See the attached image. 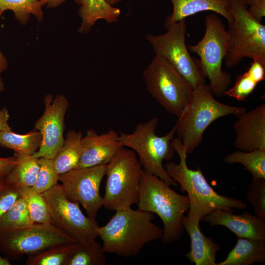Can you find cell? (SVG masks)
<instances>
[{
    "instance_id": "5b68a950",
    "label": "cell",
    "mask_w": 265,
    "mask_h": 265,
    "mask_svg": "<svg viewBox=\"0 0 265 265\" xmlns=\"http://www.w3.org/2000/svg\"><path fill=\"white\" fill-rule=\"evenodd\" d=\"M159 119L154 117L146 122L137 124L130 133L122 131L119 140L123 146L136 152L144 169L158 177L169 186H177L178 184L166 173L162 162L170 160L175 152L172 140L176 133V125L163 136L156 134Z\"/></svg>"
},
{
    "instance_id": "d590c367",
    "label": "cell",
    "mask_w": 265,
    "mask_h": 265,
    "mask_svg": "<svg viewBox=\"0 0 265 265\" xmlns=\"http://www.w3.org/2000/svg\"><path fill=\"white\" fill-rule=\"evenodd\" d=\"M17 162L16 156L6 158L0 156V178L7 176L14 167Z\"/></svg>"
},
{
    "instance_id": "f546056e",
    "label": "cell",
    "mask_w": 265,
    "mask_h": 265,
    "mask_svg": "<svg viewBox=\"0 0 265 265\" xmlns=\"http://www.w3.org/2000/svg\"><path fill=\"white\" fill-rule=\"evenodd\" d=\"M43 5L40 0H0V10L12 11L21 24H25L30 15L41 21L43 18Z\"/></svg>"
},
{
    "instance_id": "5bb4252c",
    "label": "cell",
    "mask_w": 265,
    "mask_h": 265,
    "mask_svg": "<svg viewBox=\"0 0 265 265\" xmlns=\"http://www.w3.org/2000/svg\"><path fill=\"white\" fill-rule=\"evenodd\" d=\"M45 109L36 121L34 129L42 135L40 146L32 155L37 158L53 159L65 140L64 131L65 114L69 106L68 99L63 94L44 98Z\"/></svg>"
},
{
    "instance_id": "8d00e7d4",
    "label": "cell",
    "mask_w": 265,
    "mask_h": 265,
    "mask_svg": "<svg viewBox=\"0 0 265 265\" xmlns=\"http://www.w3.org/2000/svg\"><path fill=\"white\" fill-rule=\"evenodd\" d=\"M10 117L8 109L4 107L0 110V131H11L8 124Z\"/></svg>"
},
{
    "instance_id": "4dcf8cb0",
    "label": "cell",
    "mask_w": 265,
    "mask_h": 265,
    "mask_svg": "<svg viewBox=\"0 0 265 265\" xmlns=\"http://www.w3.org/2000/svg\"><path fill=\"white\" fill-rule=\"evenodd\" d=\"M24 199L20 196L0 219V227L16 228L34 224Z\"/></svg>"
},
{
    "instance_id": "7a4b0ae2",
    "label": "cell",
    "mask_w": 265,
    "mask_h": 265,
    "mask_svg": "<svg viewBox=\"0 0 265 265\" xmlns=\"http://www.w3.org/2000/svg\"><path fill=\"white\" fill-rule=\"evenodd\" d=\"M153 213L131 208L118 211L97 232L106 253L123 257L138 255L145 244L161 239L162 229L152 222Z\"/></svg>"
},
{
    "instance_id": "d4e9b609",
    "label": "cell",
    "mask_w": 265,
    "mask_h": 265,
    "mask_svg": "<svg viewBox=\"0 0 265 265\" xmlns=\"http://www.w3.org/2000/svg\"><path fill=\"white\" fill-rule=\"evenodd\" d=\"M17 162L6 176L7 181L19 188L32 187L35 184L39 168V158L33 155L15 153Z\"/></svg>"
},
{
    "instance_id": "9c48e42d",
    "label": "cell",
    "mask_w": 265,
    "mask_h": 265,
    "mask_svg": "<svg viewBox=\"0 0 265 265\" xmlns=\"http://www.w3.org/2000/svg\"><path fill=\"white\" fill-rule=\"evenodd\" d=\"M148 93L168 112L179 118L193 89L168 62L155 54L143 72Z\"/></svg>"
},
{
    "instance_id": "ac0fdd59",
    "label": "cell",
    "mask_w": 265,
    "mask_h": 265,
    "mask_svg": "<svg viewBox=\"0 0 265 265\" xmlns=\"http://www.w3.org/2000/svg\"><path fill=\"white\" fill-rule=\"evenodd\" d=\"M200 221L189 220L185 215L182 217V225L191 239L190 250L186 256L196 265H217L216 255L220 250V246L202 233L200 228Z\"/></svg>"
},
{
    "instance_id": "8992f818",
    "label": "cell",
    "mask_w": 265,
    "mask_h": 265,
    "mask_svg": "<svg viewBox=\"0 0 265 265\" xmlns=\"http://www.w3.org/2000/svg\"><path fill=\"white\" fill-rule=\"evenodd\" d=\"M233 20L228 23L229 44L224 63L237 66L245 57L265 66V26L248 12L245 0H229Z\"/></svg>"
},
{
    "instance_id": "3957f363",
    "label": "cell",
    "mask_w": 265,
    "mask_h": 265,
    "mask_svg": "<svg viewBox=\"0 0 265 265\" xmlns=\"http://www.w3.org/2000/svg\"><path fill=\"white\" fill-rule=\"evenodd\" d=\"M138 209L157 214L163 225L162 242L179 241L183 233L181 221L189 208V198L172 190L158 177L143 169Z\"/></svg>"
},
{
    "instance_id": "603a6c76",
    "label": "cell",
    "mask_w": 265,
    "mask_h": 265,
    "mask_svg": "<svg viewBox=\"0 0 265 265\" xmlns=\"http://www.w3.org/2000/svg\"><path fill=\"white\" fill-rule=\"evenodd\" d=\"M106 252L95 239L75 242L64 265H106Z\"/></svg>"
},
{
    "instance_id": "ffe728a7",
    "label": "cell",
    "mask_w": 265,
    "mask_h": 265,
    "mask_svg": "<svg viewBox=\"0 0 265 265\" xmlns=\"http://www.w3.org/2000/svg\"><path fill=\"white\" fill-rule=\"evenodd\" d=\"M75 0L79 5V15L81 22L78 31L80 34L88 32L98 20H104L107 24L118 21L120 9L105 0Z\"/></svg>"
},
{
    "instance_id": "d6a6232c",
    "label": "cell",
    "mask_w": 265,
    "mask_h": 265,
    "mask_svg": "<svg viewBox=\"0 0 265 265\" xmlns=\"http://www.w3.org/2000/svg\"><path fill=\"white\" fill-rule=\"evenodd\" d=\"M246 199L255 215L265 220V178H252L248 186Z\"/></svg>"
},
{
    "instance_id": "ab89813d",
    "label": "cell",
    "mask_w": 265,
    "mask_h": 265,
    "mask_svg": "<svg viewBox=\"0 0 265 265\" xmlns=\"http://www.w3.org/2000/svg\"><path fill=\"white\" fill-rule=\"evenodd\" d=\"M10 260L6 257H3L0 255V265H11Z\"/></svg>"
},
{
    "instance_id": "30bf717a",
    "label": "cell",
    "mask_w": 265,
    "mask_h": 265,
    "mask_svg": "<svg viewBox=\"0 0 265 265\" xmlns=\"http://www.w3.org/2000/svg\"><path fill=\"white\" fill-rule=\"evenodd\" d=\"M165 26L163 34L145 36L155 54L172 66L193 89L205 83L200 60L190 55L186 44V19Z\"/></svg>"
},
{
    "instance_id": "83f0119b",
    "label": "cell",
    "mask_w": 265,
    "mask_h": 265,
    "mask_svg": "<svg viewBox=\"0 0 265 265\" xmlns=\"http://www.w3.org/2000/svg\"><path fill=\"white\" fill-rule=\"evenodd\" d=\"M74 243L55 244L29 254L27 255L26 264L27 265H64Z\"/></svg>"
},
{
    "instance_id": "484cf974",
    "label": "cell",
    "mask_w": 265,
    "mask_h": 265,
    "mask_svg": "<svg viewBox=\"0 0 265 265\" xmlns=\"http://www.w3.org/2000/svg\"><path fill=\"white\" fill-rule=\"evenodd\" d=\"M42 141L40 132L35 129L26 134L11 131H0V147L11 149L20 154L32 155L39 149Z\"/></svg>"
},
{
    "instance_id": "277c9868",
    "label": "cell",
    "mask_w": 265,
    "mask_h": 265,
    "mask_svg": "<svg viewBox=\"0 0 265 265\" xmlns=\"http://www.w3.org/2000/svg\"><path fill=\"white\" fill-rule=\"evenodd\" d=\"M210 84H200L193 89L190 102L175 124L178 137L186 154H190L201 143L209 125L222 117L236 116L246 111L243 107L232 106L217 101Z\"/></svg>"
},
{
    "instance_id": "4fadbf2b",
    "label": "cell",
    "mask_w": 265,
    "mask_h": 265,
    "mask_svg": "<svg viewBox=\"0 0 265 265\" xmlns=\"http://www.w3.org/2000/svg\"><path fill=\"white\" fill-rule=\"evenodd\" d=\"M106 164L75 168L58 177L67 197L81 204L87 216L94 220L103 206L100 188L106 174Z\"/></svg>"
},
{
    "instance_id": "4316f807",
    "label": "cell",
    "mask_w": 265,
    "mask_h": 265,
    "mask_svg": "<svg viewBox=\"0 0 265 265\" xmlns=\"http://www.w3.org/2000/svg\"><path fill=\"white\" fill-rule=\"evenodd\" d=\"M223 161L228 164H242L251 173L252 178H265V150H237L226 156Z\"/></svg>"
},
{
    "instance_id": "60d3db41",
    "label": "cell",
    "mask_w": 265,
    "mask_h": 265,
    "mask_svg": "<svg viewBox=\"0 0 265 265\" xmlns=\"http://www.w3.org/2000/svg\"><path fill=\"white\" fill-rule=\"evenodd\" d=\"M110 5L113 6L114 5L119 3L123 0H105Z\"/></svg>"
},
{
    "instance_id": "e575fe53",
    "label": "cell",
    "mask_w": 265,
    "mask_h": 265,
    "mask_svg": "<svg viewBox=\"0 0 265 265\" xmlns=\"http://www.w3.org/2000/svg\"><path fill=\"white\" fill-rule=\"evenodd\" d=\"M248 11L256 20L261 22L265 16V0H245Z\"/></svg>"
},
{
    "instance_id": "9a60e30c",
    "label": "cell",
    "mask_w": 265,
    "mask_h": 265,
    "mask_svg": "<svg viewBox=\"0 0 265 265\" xmlns=\"http://www.w3.org/2000/svg\"><path fill=\"white\" fill-rule=\"evenodd\" d=\"M118 137L113 129L100 134L93 129L87 130L82 139V153L76 168L107 164L124 147Z\"/></svg>"
},
{
    "instance_id": "e0dca14e",
    "label": "cell",
    "mask_w": 265,
    "mask_h": 265,
    "mask_svg": "<svg viewBox=\"0 0 265 265\" xmlns=\"http://www.w3.org/2000/svg\"><path fill=\"white\" fill-rule=\"evenodd\" d=\"M233 212L217 210L203 217L201 220L211 226H223L238 238L265 240V220L249 212L234 214Z\"/></svg>"
},
{
    "instance_id": "ba28073f",
    "label": "cell",
    "mask_w": 265,
    "mask_h": 265,
    "mask_svg": "<svg viewBox=\"0 0 265 265\" xmlns=\"http://www.w3.org/2000/svg\"><path fill=\"white\" fill-rule=\"evenodd\" d=\"M205 22L204 36L188 49L199 56L202 69L210 80L213 94L221 97L231 82V76L222 68L229 46V36L222 20L215 13L206 16Z\"/></svg>"
},
{
    "instance_id": "74e56055",
    "label": "cell",
    "mask_w": 265,
    "mask_h": 265,
    "mask_svg": "<svg viewBox=\"0 0 265 265\" xmlns=\"http://www.w3.org/2000/svg\"><path fill=\"white\" fill-rule=\"evenodd\" d=\"M66 0H40L43 6L47 8H54L60 5Z\"/></svg>"
},
{
    "instance_id": "7c38bea8",
    "label": "cell",
    "mask_w": 265,
    "mask_h": 265,
    "mask_svg": "<svg viewBox=\"0 0 265 265\" xmlns=\"http://www.w3.org/2000/svg\"><path fill=\"white\" fill-rule=\"evenodd\" d=\"M51 219V224L76 241L95 239L99 226L96 220L85 216L79 203L70 200L61 185L57 184L43 193Z\"/></svg>"
},
{
    "instance_id": "52a82bcc",
    "label": "cell",
    "mask_w": 265,
    "mask_h": 265,
    "mask_svg": "<svg viewBox=\"0 0 265 265\" xmlns=\"http://www.w3.org/2000/svg\"><path fill=\"white\" fill-rule=\"evenodd\" d=\"M142 171L135 152L121 148L106 164L103 206L116 212L137 204Z\"/></svg>"
},
{
    "instance_id": "6da1fadb",
    "label": "cell",
    "mask_w": 265,
    "mask_h": 265,
    "mask_svg": "<svg viewBox=\"0 0 265 265\" xmlns=\"http://www.w3.org/2000/svg\"><path fill=\"white\" fill-rule=\"evenodd\" d=\"M172 144L180 158V162L168 161L164 165L169 176L180 186L182 192L187 193L189 208L186 218L194 220L202 218L217 210L235 212L233 208L243 210L247 204L240 199L218 194L208 183L200 168L189 169L187 165V154L181 140L173 138Z\"/></svg>"
},
{
    "instance_id": "cb8c5ba5",
    "label": "cell",
    "mask_w": 265,
    "mask_h": 265,
    "mask_svg": "<svg viewBox=\"0 0 265 265\" xmlns=\"http://www.w3.org/2000/svg\"><path fill=\"white\" fill-rule=\"evenodd\" d=\"M265 79V66L253 60L246 72L238 76L234 86L224 95L243 101L253 92L258 84Z\"/></svg>"
},
{
    "instance_id": "836d02e7",
    "label": "cell",
    "mask_w": 265,
    "mask_h": 265,
    "mask_svg": "<svg viewBox=\"0 0 265 265\" xmlns=\"http://www.w3.org/2000/svg\"><path fill=\"white\" fill-rule=\"evenodd\" d=\"M20 196L18 187L9 183L5 176L0 178V219Z\"/></svg>"
},
{
    "instance_id": "8fae6325",
    "label": "cell",
    "mask_w": 265,
    "mask_h": 265,
    "mask_svg": "<svg viewBox=\"0 0 265 265\" xmlns=\"http://www.w3.org/2000/svg\"><path fill=\"white\" fill-rule=\"evenodd\" d=\"M77 242L50 224L34 223L16 228L0 227V253L10 260L55 244Z\"/></svg>"
},
{
    "instance_id": "d6986e66",
    "label": "cell",
    "mask_w": 265,
    "mask_h": 265,
    "mask_svg": "<svg viewBox=\"0 0 265 265\" xmlns=\"http://www.w3.org/2000/svg\"><path fill=\"white\" fill-rule=\"evenodd\" d=\"M173 11L165 19V26L178 22L200 12L211 11L225 18L228 23L233 20L229 0H170Z\"/></svg>"
},
{
    "instance_id": "1f68e13d",
    "label": "cell",
    "mask_w": 265,
    "mask_h": 265,
    "mask_svg": "<svg viewBox=\"0 0 265 265\" xmlns=\"http://www.w3.org/2000/svg\"><path fill=\"white\" fill-rule=\"evenodd\" d=\"M39 162L37 179L32 187L43 193L58 183L59 175L55 171L52 159L41 157L39 158Z\"/></svg>"
},
{
    "instance_id": "7402d4cb",
    "label": "cell",
    "mask_w": 265,
    "mask_h": 265,
    "mask_svg": "<svg viewBox=\"0 0 265 265\" xmlns=\"http://www.w3.org/2000/svg\"><path fill=\"white\" fill-rule=\"evenodd\" d=\"M82 133L69 130L62 147L53 159L58 175L76 168L82 153Z\"/></svg>"
},
{
    "instance_id": "b9f144b4",
    "label": "cell",
    "mask_w": 265,
    "mask_h": 265,
    "mask_svg": "<svg viewBox=\"0 0 265 265\" xmlns=\"http://www.w3.org/2000/svg\"><path fill=\"white\" fill-rule=\"evenodd\" d=\"M4 89V83L1 77L0 76V92L3 91Z\"/></svg>"
},
{
    "instance_id": "f1b7e54d",
    "label": "cell",
    "mask_w": 265,
    "mask_h": 265,
    "mask_svg": "<svg viewBox=\"0 0 265 265\" xmlns=\"http://www.w3.org/2000/svg\"><path fill=\"white\" fill-rule=\"evenodd\" d=\"M19 189L20 195L25 200L34 222L51 224L49 208L43 193L36 191L32 187Z\"/></svg>"
},
{
    "instance_id": "44dd1931",
    "label": "cell",
    "mask_w": 265,
    "mask_h": 265,
    "mask_svg": "<svg viewBox=\"0 0 265 265\" xmlns=\"http://www.w3.org/2000/svg\"><path fill=\"white\" fill-rule=\"evenodd\" d=\"M265 263V240L238 238L227 258L217 265H249Z\"/></svg>"
},
{
    "instance_id": "2e32d148",
    "label": "cell",
    "mask_w": 265,
    "mask_h": 265,
    "mask_svg": "<svg viewBox=\"0 0 265 265\" xmlns=\"http://www.w3.org/2000/svg\"><path fill=\"white\" fill-rule=\"evenodd\" d=\"M234 145L239 150H265V104L237 116Z\"/></svg>"
},
{
    "instance_id": "f35d334b",
    "label": "cell",
    "mask_w": 265,
    "mask_h": 265,
    "mask_svg": "<svg viewBox=\"0 0 265 265\" xmlns=\"http://www.w3.org/2000/svg\"><path fill=\"white\" fill-rule=\"evenodd\" d=\"M3 13V12L0 10V19ZM7 65V60L0 50V74L6 69Z\"/></svg>"
}]
</instances>
